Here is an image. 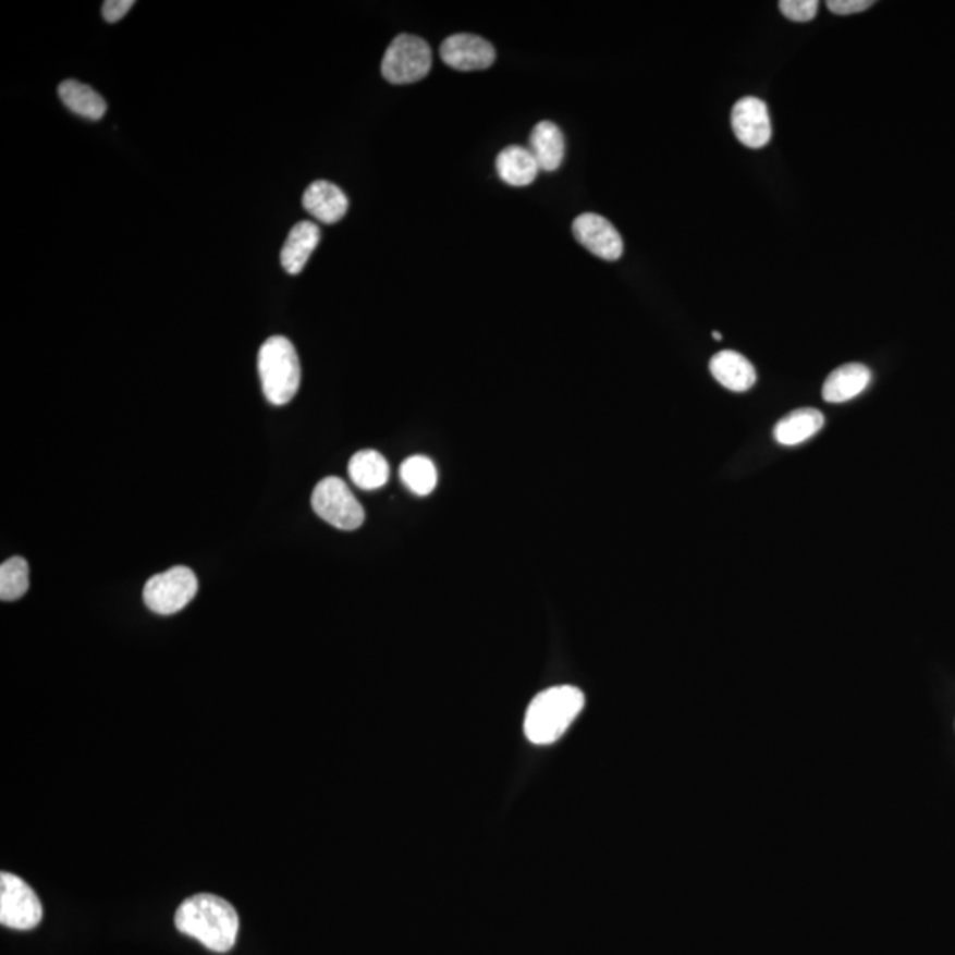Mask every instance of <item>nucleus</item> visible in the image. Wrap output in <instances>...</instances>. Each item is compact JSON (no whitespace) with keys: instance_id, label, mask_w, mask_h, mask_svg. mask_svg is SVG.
Wrapping results in <instances>:
<instances>
[{"instance_id":"f257e3e1","label":"nucleus","mask_w":955,"mask_h":955,"mask_svg":"<svg viewBox=\"0 0 955 955\" xmlns=\"http://www.w3.org/2000/svg\"><path fill=\"white\" fill-rule=\"evenodd\" d=\"M175 928L195 938L212 952H229L236 945L240 917L229 901L212 894H197L175 911Z\"/></svg>"},{"instance_id":"f03ea898","label":"nucleus","mask_w":955,"mask_h":955,"mask_svg":"<svg viewBox=\"0 0 955 955\" xmlns=\"http://www.w3.org/2000/svg\"><path fill=\"white\" fill-rule=\"evenodd\" d=\"M584 708L579 688L563 685L538 694L527 708L524 731L529 742L551 745L563 736Z\"/></svg>"},{"instance_id":"7ed1b4c3","label":"nucleus","mask_w":955,"mask_h":955,"mask_svg":"<svg viewBox=\"0 0 955 955\" xmlns=\"http://www.w3.org/2000/svg\"><path fill=\"white\" fill-rule=\"evenodd\" d=\"M259 374L264 395L273 405H285L302 384V365L296 348L285 336H271L259 351Z\"/></svg>"},{"instance_id":"20e7f679","label":"nucleus","mask_w":955,"mask_h":955,"mask_svg":"<svg viewBox=\"0 0 955 955\" xmlns=\"http://www.w3.org/2000/svg\"><path fill=\"white\" fill-rule=\"evenodd\" d=\"M432 50L424 39L413 34H401L391 41L382 59V76L390 84H415L429 75Z\"/></svg>"},{"instance_id":"39448f33","label":"nucleus","mask_w":955,"mask_h":955,"mask_svg":"<svg viewBox=\"0 0 955 955\" xmlns=\"http://www.w3.org/2000/svg\"><path fill=\"white\" fill-rule=\"evenodd\" d=\"M311 506L322 521L344 531H354L365 523V510L358 499L336 476L319 481L311 494Z\"/></svg>"},{"instance_id":"423d86ee","label":"nucleus","mask_w":955,"mask_h":955,"mask_svg":"<svg viewBox=\"0 0 955 955\" xmlns=\"http://www.w3.org/2000/svg\"><path fill=\"white\" fill-rule=\"evenodd\" d=\"M197 589L198 583L194 572L186 566H174L147 580L144 588V602L156 614L170 616L183 611L194 600Z\"/></svg>"},{"instance_id":"0eeeda50","label":"nucleus","mask_w":955,"mask_h":955,"mask_svg":"<svg viewBox=\"0 0 955 955\" xmlns=\"http://www.w3.org/2000/svg\"><path fill=\"white\" fill-rule=\"evenodd\" d=\"M42 918V906L38 895L19 876L11 872L0 874V922L16 931H30L38 928Z\"/></svg>"},{"instance_id":"6e6552de","label":"nucleus","mask_w":955,"mask_h":955,"mask_svg":"<svg viewBox=\"0 0 955 955\" xmlns=\"http://www.w3.org/2000/svg\"><path fill=\"white\" fill-rule=\"evenodd\" d=\"M572 229H574L575 240L600 259L609 260V262L622 259V234L616 231V226L609 222L608 218L595 215V212H584L580 217L575 218Z\"/></svg>"},{"instance_id":"1a4fd4ad","label":"nucleus","mask_w":955,"mask_h":955,"mask_svg":"<svg viewBox=\"0 0 955 955\" xmlns=\"http://www.w3.org/2000/svg\"><path fill=\"white\" fill-rule=\"evenodd\" d=\"M731 126L736 138L750 149H761L772 138V121L768 107L754 96H747L734 103Z\"/></svg>"},{"instance_id":"9d476101","label":"nucleus","mask_w":955,"mask_h":955,"mask_svg":"<svg viewBox=\"0 0 955 955\" xmlns=\"http://www.w3.org/2000/svg\"><path fill=\"white\" fill-rule=\"evenodd\" d=\"M441 59L458 71L487 70L495 61V50L475 34H453L441 45Z\"/></svg>"},{"instance_id":"9b49d317","label":"nucleus","mask_w":955,"mask_h":955,"mask_svg":"<svg viewBox=\"0 0 955 955\" xmlns=\"http://www.w3.org/2000/svg\"><path fill=\"white\" fill-rule=\"evenodd\" d=\"M303 208L322 223H336L347 215L348 198L336 184L316 181L303 195Z\"/></svg>"},{"instance_id":"f8f14e48","label":"nucleus","mask_w":955,"mask_h":955,"mask_svg":"<svg viewBox=\"0 0 955 955\" xmlns=\"http://www.w3.org/2000/svg\"><path fill=\"white\" fill-rule=\"evenodd\" d=\"M872 374L861 363H847L833 370L823 384V399L830 404H843L861 395L871 384Z\"/></svg>"},{"instance_id":"ddd939ff","label":"nucleus","mask_w":955,"mask_h":955,"mask_svg":"<svg viewBox=\"0 0 955 955\" xmlns=\"http://www.w3.org/2000/svg\"><path fill=\"white\" fill-rule=\"evenodd\" d=\"M711 376L727 390L744 393L756 384L758 374L752 363L734 351H720L710 362Z\"/></svg>"},{"instance_id":"4468645a","label":"nucleus","mask_w":955,"mask_h":955,"mask_svg":"<svg viewBox=\"0 0 955 955\" xmlns=\"http://www.w3.org/2000/svg\"><path fill=\"white\" fill-rule=\"evenodd\" d=\"M320 243V229L314 222H299L289 232L280 260L289 274H299Z\"/></svg>"},{"instance_id":"2eb2a0df","label":"nucleus","mask_w":955,"mask_h":955,"mask_svg":"<svg viewBox=\"0 0 955 955\" xmlns=\"http://www.w3.org/2000/svg\"><path fill=\"white\" fill-rule=\"evenodd\" d=\"M529 142H531L529 151L535 156L540 170L554 172L560 169L565 158V137L558 124L552 121H541L532 127Z\"/></svg>"},{"instance_id":"dca6fc26","label":"nucleus","mask_w":955,"mask_h":955,"mask_svg":"<svg viewBox=\"0 0 955 955\" xmlns=\"http://www.w3.org/2000/svg\"><path fill=\"white\" fill-rule=\"evenodd\" d=\"M824 416L821 411L805 407L796 409L775 425V441L782 446H798L823 429Z\"/></svg>"},{"instance_id":"f3484780","label":"nucleus","mask_w":955,"mask_h":955,"mask_svg":"<svg viewBox=\"0 0 955 955\" xmlns=\"http://www.w3.org/2000/svg\"><path fill=\"white\" fill-rule=\"evenodd\" d=\"M495 169L504 183L510 186H527L537 180L540 167L535 156L526 147L510 146L499 152Z\"/></svg>"},{"instance_id":"a211bd4d","label":"nucleus","mask_w":955,"mask_h":955,"mask_svg":"<svg viewBox=\"0 0 955 955\" xmlns=\"http://www.w3.org/2000/svg\"><path fill=\"white\" fill-rule=\"evenodd\" d=\"M348 476L363 490H377L390 480L387 458L376 450H363L348 462Z\"/></svg>"},{"instance_id":"6ab92c4d","label":"nucleus","mask_w":955,"mask_h":955,"mask_svg":"<svg viewBox=\"0 0 955 955\" xmlns=\"http://www.w3.org/2000/svg\"><path fill=\"white\" fill-rule=\"evenodd\" d=\"M59 96H61L62 103L81 118L99 121L107 113V101L93 87L81 84V82H62L59 85Z\"/></svg>"},{"instance_id":"aec40b11","label":"nucleus","mask_w":955,"mask_h":955,"mask_svg":"<svg viewBox=\"0 0 955 955\" xmlns=\"http://www.w3.org/2000/svg\"><path fill=\"white\" fill-rule=\"evenodd\" d=\"M401 478L411 492L418 495H429L438 485V469L429 457L415 455L402 464Z\"/></svg>"},{"instance_id":"412c9836","label":"nucleus","mask_w":955,"mask_h":955,"mask_svg":"<svg viewBox=\"0 0 955 955\" xmlns=\"http://www.w3.org/2000/svg\"><path fill=\"white\" fill-rule=\"evenodd\" d=\"M28 589V565L24 558H11L0 565V598L14 602Z\"/></svg>"},{"instance_id":"4be33fe9","label":"nucleus","mask_w":955,"mask_h":955,"mask_svg":"<svg viewBox=\"0 0 955 955\" xmlns=\"http://www.w3.org/2000/svg\"><path fill=\"white\" fill-rule=\"evenodd\" d=\"M779 8L791 22L805 24L818 14L819 2L818 0H781Z\"/></svg>"},{"instance_id":"5701e85b","label":"nucleus","mask_w":955,"mask_h":955,"mask_svg":"<svg viewBox=\"0 0 955 955\" xmlns=\"http://www.w3.org/2000/svg\"><path fill=\"white\" fill-rule=\"evenodd\" d=\"M872 4V0H830L827 5L835 14H855L869 10Z\"/></svg>"},{"instance_id":"b1692460","label":"nucleus","mask_w":955,"mask_h":955,"mask_svg":"<svg viewBox=\"0 0 955 955\" xmlns=\"http://www.w3.org/2000/svg\"><path fill=\"white\" fill-rule=\"evenodd\" d=\"M133 5H135L133 0H107L103 4L105 20L110 24H115L126 16L127 11L132 10Z\"/></svg>"},{"instance_id":"393cba45","label":"nucleus","mask_w":955,"mask_h":955,"mask_svg":"<svg viewBox=\"0 0 955 955\" xmlns=\"http://www.w3.org/2000/svg\"><path fill=\"white\" fill-rule=\"evenodd\" d=\"M713 339L722 340V334H720L719 331H713Z\"/></svg>"}]
</instances>
